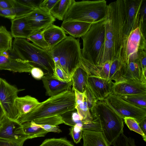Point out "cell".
<instances>
[{"instance_id":"cell-1","label":"cell","mask_w":146,"mask_h":146,"mask_svg":"<svg viewBox=\"0 0 146 146\" xmlns=\"http://www.w3.org/2000/svg\"><path fill=\"white\" fill-rule=\"evenodd\" d=\"M74 91H64L40 102L30 113L17 121L21 124L41 117L61 115L76 109Z\"/></svg>"},{"instance_id":"cell-2","label":"cell","mask_w":146,"mask_h":146,"mask_svg":"<svg viewBox=\"0 0 146 146\" xmlns=\"http://www.w3.org/2000/svg\"><path fill=\"white\" fill-rule=\"evenodd\" d=\"M48 51L55 65L71 79L75 70L80 66L82 57L79 39L67 36Z\"/></svg>"},{"instance_id":"cell-3","label":"cell","mask_w":146,"mask_h":146,"mask_svg":"<svg viewBox=\"0 0 146 146\" xmlns=\"http://www.w3.org/2000/svg\"><path fill=\"white\" fill-rule=\"evenodd\" d=\"M12 47L21 59L40 68L44 75H52L55 64L48 50L41 48L24 38H15Z\"/></svg>"},{"instance_id":"cell-4","label":"cell","mask_w":146,"mask_h":146,"mask_svg":"<svg viewBox=\"0 0 146 146\" xmlns=\"http://www.w3.org/2000/svg\"><path fill=\"white\" fill-rule=\"evenodd\" d=\"M108 5L105 0H74L63 22L75 21L94 23L106 19Z\"/></svg>"},{"instance_id":"cell-5","label":"cell","mask_w":146,"mask_h":146,"mask_svg":"<svg viewBox=\"0 0 146 146\" xmlns=\"http://www.w3.org/2000/svg\"><path fill=\"white\" fill-rule=\"evenodd\" d=\"M91 114L98 120L102 132L110 145L123 132V119L104 100L96 101Z\"/></svg>"},{"instance_id":"cell-6","label":"cell","mask_w":146,"mask_h":146,"mask_svg":"<svg viewBox=\"0 0 146 146\" xmlns=\"http://www.w3.org/2000/svg\"><path fill=\"white\" fill-rule=\"evenodd\" d=\"M105 19L92 23L86 33L81 37L83 46L81 49L82 58L95 66L105 40Z\"/></svg>"},{"instance_id":"cell-7","label":"cell","mask_w":146,"mask_h":146,"mask_svg":"<svg viewBox=\"0 0 146 146\" xmlns=\"http://www.w3.org/2000/svg\"><path fill=\"white\" fill-rule=\"evenodd\" d=\"M107 16L110 19L112 27L115 60L119 58L124 40L123 29L124 24L123 0H117L108 5Z\"/></svg>"},{"instance_id":"cell-8","label":"cell","mask_w":146,"mask_h":146,"mask_svg":"<svg viewBox=\"0 0 146 146\" xmlns=\"http://www.w3.org/2000/svg\"><path fill=\"white\" fill-rule=\"evenodd\" d=\"M146 35L138 27L131 31L127 36L121 48L119 59L122 64L136 59L139 52L146 51Z\"/></svg>"},{"instance_id":"cell-9","label":"cell","mask_w":146,"mask_h":146,"mask_svg":"<svg viewBox=\"0 0 146 146\" xmlns=\"http://www.w3.org/2000/svg\"><path fill=\"white\" fill-rule=\"evenodd\" d=\"M104 100L123 119L125 117H132L139 123L146 117V110L136 107L122 100L112 93Z\"/></svg>"},{"instance_id":"cell-10","label":"cell","mask_w":146,"mask_h":146,"mask_svg":"<svg viewBox=\"0 0 146 146\" xmlns=\"http://www.w3.org/2000/svg\"><path fill=\"white\" fill-rule=\"evenodd\" d=\"M19 90L0 78V103L6 116L10 119L17 120L18 113L15 106Z\"/></svg>"},{"instance_id":"cell-11","label":"cell","mask_w":146,"mask_h":146,"mask_svg":"<svg viewBox=\"0 0 146 146\" xmlns=\"http://www.w3.org/2000/svg\"><path fill=\"white\" fill-rule=\"evenodd\" d=\"M0 129V139L13 142L19 146H23L24 142L29 139L25 132L22 124L6 115L2 121Z\"/></svg>"},{"instance_id":"cell-12","label":"cell","mask_w":146,"mask_h":146,"mask_svg":"<svg viewBox=\"0 0 146 146\" xmlns=\"http://www.w3.org/2000/svg\"><path fill=\"white\" fill-rule=\"evenodd\" d=\"M124 41L130 33L139 26L140 11L143 0H123Z\"/></svg>"},{"instance_id":"cell-13","label":"cell","mask_w":146,"mask_h":146,"mask_svg":"<svg viewBox=\"0 0 146 146\" xmlns=\"http://www.w3.org/2000/svg\"><path fill=\"white\" fill-rule=\"evenodd\" d=\"M24 17L28 27L33 33L53 24L55 20L50 12L39 7L34 9Z\"/></svg>"},{"instance_id":"cell-14","label":"cell","mask_w":146,"mask_h":146,"mask_svg":"<svg viewBox=\"0 0 146 146\" xmlns=\"http://www.w3.org/2000/svg\"><path fill=\"white\" fill-rule=\"evenodd\" d=\"M114 83L98 77L88 76V85L94 97L98 100H103L112 93Z\"/></svg>"},{"instance_id":"cell-15","label":"cell","mask_w":146,"mask_h":146,"mask_svg":"<svg viewBox=\"0 0 146 146\" xmlns=\"http://www.w3.org/2000/svg\"><path fill=\"white\" fill-rule=\"evenodd\" d=\"M112 93L118 96L146 94V84L128 80L115 83Z\"/></svg>"},{"instance_id":"cell-16","label":"cell","mask_w":146,"mask_h":146,"mask_svg":"<svg viewBox=\"0 0 146 146\" xmlns=\"http://www.w3.org/2000/svg\"><path fill=\"white\" fill-rule=\"evenodd\" d=\"M35 67L28 61L19 58H7L0 55V70H8L14 72H30Z\"/></svg>"},{"instance_id":"cell-17","label":"cell","mask_w":146,"mask_h":146,"mask_svg":"<svg viewBox=\"0 0 146 146\" xmlns=\"http://www.w3.org/2000/svg\"><path fill=\"white\" fill-rule=\"evenodd\" d=\"M42 80L46 96L51 97L65 91L72 90L71 81L67 83L63 82L48 75H44Z\"/></svg>"},{"instance_id":"cell-18","label":"cell","mask_w":146,"mask_h":146,"mask_svg":"<svg viewBox=\"0 0 146 146\" xmlns=\"http://www.w3.org/2000/svg\"><path fill=\"white\" fill-rule=\"evenodd\" d=\"M42 33L49 49L57 45L67 36L65 32L61 27L53 24L42 30Z\"/></svg>"},{"instance_id":"cell-19","label":"cell","mask_w":146,"mask_h":146,"mask_svg":"<svg viewBox=\"0 0 146 146\" xmlns=\"http://www.w3.org/2000/svg\"><path fill=\"white\" fill-rule=\"evenodd\" d=\"M92 24L79 21H66L62 22L61 27L70 36L79 38L86 33Z\"/></svg>"},{"instance_id":"cell-20","label":"cell","mask_w":146,"mask_h":146,"mask_svg":"<svg viewBox=\"0 0 146 146\" xmlns=\"http://www.w3.org/2000/svg\"><path fill=\"white\" fill-rule=\"evenodd\" d=\"M40 103L36 99L30 96L17 97L15 102L18 113L16 121L30 113Z\"/></svg>"},{"instance_id":"cell-21","label":"cell","mask_w":146,"mask_h":146,"mask_svg":"<svg viewBox=\"0 0 146 146\" xmlns=\"http://www.w3.org/2000/svg\"><path fill=\"white\" fill-rule=\"evenodd\" d=\"M83 146H110L102 132L83 129Z\"/></svg>"},{"instance_id":"cell-22","label":"cell","mask_w":146,"mask_h":146,"mask_svg":"<svg viewBox=\"0 0 146 146\" xmlns=\"http://www.w3.org/2000/svg\"><path fill=\"white\" fill-rule=\"evenodd\" d=\"M11 29L12 36L15 38L28 39L33 33L28 27L24 16L12 20Z\"/></svg>"},{"instance_id":"cell-23","label":"cell","mask_w":146,"mask_h":146,"mask_svg":"<svg viewBox=\"0 0 146 146\" xmlns=\"http://www.w3.org/2000/svg\"><path fill=\"white\" fill-rule=\"evenodd\" d=\"M88 76L86 71L80 66L75 70L71 78L72 90L84 92L88 86Z\"/></svg>"},{"instance_id":"cell-24","label":"cell","mask_w":146,"mask_h":146,"mask_svg":"<svg viewBox=\"0 0 146 146\" xmlns=\"http://www.w3.org/2000/svg\"><path fill=\"white\" fill-rule=\"evenodd\" d=\"M114 60L113 40H105L99 52L95 66H101L106 62Z\"/></svg>"},{"instance_id":"cell-25","label":"cell","mask_w":146,"mask_h":146,"mask_svg":"<svg viewBox=\"0 0 146 146\" xmlns=\"http://www.w3.org/2000/svg\"><path fill=\"white\" fill-rule=\"evenodd\" d=\"M74 0H58L50 11L54 18L63 21L64 17Z\"/></svg>"},{"instance_id":"cell-26","label":"cell","mask_w":146,"mask_h":146,"mask_svg":"<svg viewBox=\"0 0 146 146\" xmlns=\"http://www.w3.org/2000/svg\"><path fill=\"white\" fill-rule=\"evenodd\" d=\"M21 124L25 132L29 136V139L44 137L48 133L32 121Z\"/></svg>"},{"instance_id":"cell-27","label":"cell","mask_w":146,"mask_h":146,"mask_svg":"<svg viewBox=\"0 0 146 146\" xmlns=\"http://www.w3.org/2000/svg\"><path fill=\"white\" fill-rule=\"evenodd\" d=\"M12 37L6 27L0 26V53L12 48Z\"/></svg>"},{"instance_id":"cell-28","label":"cell","mask_w":146,"mask_h":146,"mask_svg":"<svg viewBox=\"0 0 146 146\" xmlns=\"http://www.w3.org/2000/svg\"><path fill=\"white\" fill-rule=\"evenodd\" d=\"M118 96L122 100L136 107L146 110V94Z\"/></svg>"},{"instance_id":"cell-29","label":"cell","mask_w":146,"mask_h":146,"mask_svg":"<svg viewBox=\"0 0 146 146\" xmlns=\"http://www.w3.org/2000/svg\"><path fill=\"white\" fill-rule=\"evenodd\" d=\"M60 116L64 121V124L71 127L77 125L82 127V121L76 109L66 112Z\"/></svg>"},{"instance_id":"cell-30","label":"cell","mask_w":146,"mask_h":146,"mask_svg":"<svg viewBox=\"0 0 146 146\" xmlns=\"http://www.w3.org/2000/svg\"><path fill=\"white\" fill-rule=\"evenodd\" d=\"M32 121L34 123L38 125H48L58 126L64 123L62 117L60 115L41 117Z\"/></svg>"},{"instance_id":"cell-31","label":"cell","mask_w":146,"mask_h":146,"mask_svg":"<svg viewBox=\"0 0 146 146\" xmlns=\"http://www.w3.org/2000/svg\"><path fill=\"white\" fill-rule=\"evenodd\" d=\"M33 44L43 49L48 50L49 46L44 37L42 30L33 33L28 38Z\"/></svg>"},{"instance_id":"cell-32","label":"cell","mask_w":146,"mask_h":146,"mask_svg":"<svg viewBox=\"0 0 146 146\" xmlns=\"http://www.w3.org/2000/svg\"><path fill=\"white\" fill-rule=\"evenodd\" d=\"M38 146H74L66 137L48 138L44 140Z\"/></svg>"},{"instance_id":"cell-33","label":"cell","mask_w":146,"mask_h":146,"mask_svg":"<svg viewBox=\"0 0 146 146\" xmlns=\"http://www.w3.org/2000/svg\"><path fill=\"white\" fill-rule=\"evenodd\" d=\"M12 8L15 12L16 18L24 16L34 9L19 3L17 0H13Z\"/></svg>"},{"instance_id":"cell-34","label":"cell","mask_w":146,"mask_h":146,"mask_svg":"<svg viewBox=\"0 0 146 146\" xmlns=\"http://www.w3.org/2000/svg\"><path fill=\"white\" fill-rule=\"evenodd\" d=\"M124 122L129 128L131 131L141 135L144 141H146V135L141 129L139 123L134 118L131 117H125L123 119Z\"/></svg>"},{"instance_id":"cell-35","label":"cell","mask_w":146,"mask_h":146,"mask_svg":"<svg viewBox=\"0 0 146 146\" xmlns=\"http://www.w3.org/2000/svg\"><path fill=\"white\" fill-rule=\"evenodd\" d=\"M113 146H136L135 139L130 137H128L123 133L112 143Z\"/></svg>"},{"instance_id":"cell-36","label":"cell","mask_w":146,"mask_h":146,"mask_svg":"<svg viewBox=\"0 0 146 146\" xmlns=\"http://www.w3.org/2000/svg\"><path fill=\"white\" fill-rule=\"evenodd\" d=\"M83 129L82 127L75 125L71 127L69 129V135L71 137L74 141L76 144L79 143L82 138Z\"/></svg>"},{"instance_id":"cell-37","label":"cell","mask_w":146,"mask_h":146,"mask_svg":"<svg viewBox=\"0 0 146 146\" xmlns=\"http://www.w3.org/2000/svg\"><path fill=\"white\" fill-rule=\"evenodd\" d=\"M52 77L60 81L69 82L71 79L69 77L58 65H55V68Z\"/></svg>"},{"instance_id":"cell-38","label":"cell","mask_w":146,"mask_h":146,"mask_svg":"<svg viewBox=\"0 0 146 146\" xmlns=\"http://www.w3.org/2000/svg\"><path fill=\"white\" fill-rule=\"evenodd\" d=\"M139 26L146 34V0H143L140 11ZM138 26V27H139Z\"/></svg>"},{"instance_id":"cell-39","label":"cell","mask_w":146,"mask_h":146,"mask_svg":"<svg viewBox=\"0 0 146 146\" xmlns=\"http://www.w3.org/2000/svg\"><path fill=\"white\" fill-rule=\"evenodd\" d=\"M85 96L88 109L91 114L92 112L97 100L88 86L85 92Z\"/></svg>"},{"instance_id":"cell-40","label":"cell","mask_w":146,"mask_h":146,"mask_svg":"<svg viewBox=\"0 0 146 146\" xmlns=\"http://www.w3.org/2000/svg\"><path fill=\"white\" fill-rule=\"evenodd\" d=\"M137 59L143 75L146 77V51L142 50L139 52Z\"/></svg>"},{"instance_id":"cell-41","label":"cell","mask_w":146,"mask_h":146,"mask_svg":"<svg viewBox=\"0 0 146 146\" xmlns=\"http://www.w3.org/2000/svg\"><path fill=\"white\" fill-rule=\"evenodd\" d=\"M105 40H113V36L111 21L106 16L104 24Z\"/></svg>"},{"instance_id":"cell-42","label":"cell","mask_w":146,"mask_h":146,"mask_svg":"<svg viewBox=\"0 0 146 146\" xmlns=\"http://www.w3.org/2000/svg\"><path fill=\"white\" fill-rule=\"evenodd\" d=\"M58 0H43L40 5L39 8L47 12H50Z\"/></svg>"},{"instance_id":"cell-43","label":"cell","mask_w":146,"mask_h":146,"mask_svg":"<svg viewBox=\"0 0 146 146\" xmlns=\"http://www.w3.org/2000/svg\"><path fill=\"white\" fill-rule=\"evenodd\" d=\"M43 0H17L19 3L35 9L39 6Z\"/></svg>"},{"instance_id":"cell-44","label":"cell","mask_w":146,"mask_h":146,"mask_svg":"<svg viewBox=\"0 0 146 146\" xmlns=\"http://www.w3.org/2000/svg\"><path fill=\"white\" fill-rule=\"evenodd\" d=\"M0 16L11 19L16 18L15 12L13 9H2L0 8Z\"/></svg>"},{"instance_id":"cell-45","label":"cell","mask_w":146,"mask_h":146,"mask_svg":"<svg viewBox=\"0 0 146 146\" xmlns=\"http://www.w3.org/2000/svg\"><path fill=\"white\" fill-rule=\"evenodd\" d=\"M30 73L33 77L36 80L42 79L44 75L43 70L40 68L37 67L33 68Z\"/></svg>"},{"instance_id":"cell-46","label":"cell","mask_w":146,"mask_h":146,"mask_svg":"<svg viewBox=\"0 0 146 146\" xmlns=\"http://www.w3.org/2000/svg\"><path fill=\"white\" fill-rule=\"evenodd\" d=\"M38 125L48 132H52L59 133L62 132V130L58 126L48 125Z\"/></svg>"},{"instance_id":"cell-47","label":"cell","mask_w":146,"mask_h":146,"mask_svg":"<svg viewBox=\"0 0 146 146\" xmlns=\"http://www.w3.org/2000/svg\"><path fill=\"white\" fill-rule=\"evenodd\" d=\"M13 0H0V8L10 9L13 7Z\"/></svg>"},{"instance_id":"cell-48","label":"cell","mask_w":146,"mask_h":146,"mask_svg":"<svg viewBox=\"0 0 146 146\" xmlns=\"http://www.w3.org/2000/svg\"><path fill=\"white\" fill-rule=\"evenodd\" d=\"M0 146H19L16 143L10 141L0 139Z\"/></svg>"},{"instance_id":"cell-49","label":"cell","mask_w":146,"mask_h":146,"mask_svg":"<svg viewBox=\"0 0 146 146\" xmlns=\"http://www.w3.org/2000/svg\"><path fill=\"white\" fill-rule=\"evenodd\" d=\"M139 125L142 131L145 135H146V117L141 120L139 123Z\"/></svg>"},{"instance_id":"cell-50","label":"cell","mask_w":146,"mask_h":146,"mask_svg":"<svg viewBox=\"0 0 146 146\" xmlns=\"http://www.w3.org/2000/svg\"><path fill=\"white\" fill-rule=\"evenodd\" d=\"M5 115V113L0 103V122L2 121Z\"/></svg>"},{"instance_id":"cell-51","label":"cell","mask_w":146,"mask_h":146,"mask_svg":"<svg viewBox=\"0 0 146 146\" xmlns=\"http://www.w3.org/2000/svg\"><path fill=\"white\" fill-rule=\"evenodd\" d=\"M2 121L0 122V129L2 125Z\"/></svg>"},{"instance_id":"cell-52","label":"cell","mask_w":146,"mask_h":146,"mask_svg":"<svg viewBox=\"0 0 146 146\" xmlns=\"http://www.w3.org/2000/svg\"><path fill=\"white\" fill-rule=\"evenodd\" d=\"M0 55H2V53H0Z\"/></svg>"}]
</instances>
